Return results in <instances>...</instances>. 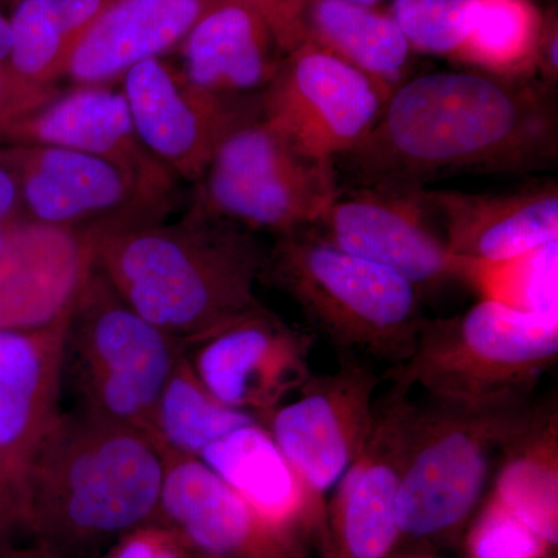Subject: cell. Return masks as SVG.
Segmentation results:
<instances>
[{"label":"cell","mask_w":558,"mask_h":558,"mask_svg":"<svg viewBox=\"0 0 558 558\" xmlns=\"http://www.w3.org/2000/svg\"><path fill=\"white\" fill-rule=\"evenodd\" d=\"M480 10L481 0H391L388 13L414 53L458 60Z\"/></svg>","instance_id":"30"},{"label":"cell","mask_w":558,"mask_h":558,"mask_svg":"<svg viewBox=\"0 0 558 558\" xmlns=\"http://www.w3.org/2000/svg\"><path fill=\"white\" fill-rule=\"evenodd\" d=\"M119 83L142 145L191 185L223 140L263 119V94L233 97L196 89L165 58L140 62Z\"/></svg>","instance_id":"13"},{"label":"cell","mask_w":558,"mask_h":558,"mask_svg":"<svg viewBox=\"0 0 558 558\" xmlns=\"http://www.w3.org/2000/svg\"><path fill=\"white\" fill-rule=\"evenodd\" d=\"M11 49V28L10 20L3 11L0 10V65L5 64Z\"/></svg>","instance_id":"38"},{"label":"cell","mask_w":558,"mask_h":558,"mask_svg":"<svg viewBox=\"0 0 558 558\" xmlns=\"http://www.w3.org/2000/svg\"><path fill=\"white\" fill-rule=\"evenodd\" d=\"M27 219L20 182L13 171L0 161V220L16 223Z\"/></svg>","instance_id":"35"},{"label":"cell","mask_w":558,"mask_h":558,"mask_svg":"<svg viewBox=\"0 0 558 558\" xmlns=\"http://www.w3.org/2000/svg\"><path fill=\"white\" fill-rule=\"evenodd\" d=\"M27 538V517L24 505L0 470V546Z\"/></svg>","instance_id":"34"},{"label":"cell","mask_w":558,"mask_h":558,"mask_svg":"<svg viewBox=\"0 0 558 558\" xmlns=\"http://www.w3.org/2000/svg\"><path fill=\"white\" fill-rule=\"evenodd\" d=\"M16 223L2 222V220H0V255H2L3 250L9 245L11 231H13Z\"/></svg>","instance_id":"39"},{"label":"cell","mask_w":558,"mask_h":558,"mask_svg":"<svg viewBox=\"0 0 558 558\" xmlns=\"http://www.w3.org/2000/svg\"><path fill=\"white\" fill-rule=\"evenodd\" d=\"M223 0H112L69 62L73 86L119 83L140 62L174 53Z\"/></svg>","instance_id":"22"},{"label":"cell","mask_w":558,"mask_h":558,"mask_svg":"<svg viewBox=\"0 0 558 558\" xmlns=\"http://www.w3.org/2000/svg\"><path fill=\"white\" fill-rule=\"evenodd\" d=\"M183 354L185 344L132 310L94 264L65 330L64 384L75 392L78 411L146 435Z\"/></svg>","instance_id":"7"},{"label":"cell","mask_w":558,"mask_h":558,"mask_svg":"<svg viewBox=\"0 0 558 558\" xmlns=\"http://www.w3.org/2000/svg\"><path fill=\"white\" fill-rule=\"evenodd\" d=\"M557 266L558 240L515 258L465 259L464 284L512 310L558 315Z\"/></svg>","instance_id":"29"},{"label":"cell","mask_w":558,"mask_h":558,"mask_svg":"<svg viewBox=\"0 0 558 558\" xmlns=\"http://www.w3.org/2000/svg\"><path fill=\"white\" fill-rule=\"evenodd\" d=\"M97 558H199L174 531L159 520L131 529Z\"/></svg>","instance_id":"32"},{"label":"cell","mask_w":558,"mask_h":558,"mask_svg":"<svg viewBox=\"0 0 558 558\" xmlns=\"http://www.w3.org/2000/svg\"><path fill=\"white\" fill-rule=\"evenodd\" d=\"M379 384L369 365L348 357L333 373L314 374L299 398L259 421L323 510L325 495L368 440Z\"/></svg>","instance_id":"12"},{"label":"cell","mask_w":558,"mask_h":558,"mask_svg":"<svg viewBox=\"0 0 558 558\" xmlns=\"http://www.w3.org/2000/svg\"><path fill=\"white\" fill-rule=\"evenodd\" d=\"M165 458L140 429L61 413L25 481L27 535L60 558H97L156 520Z\"/></svg>","instance_id":"3"},{"label":"cell","mask_w":558,"mask_h":558,"mask_svg":"<svg viewBox=\"0 0 558 558\" xmlns=\"http://www.w3.org/2000/svg\"><path fill=\"white\" fill-rule=\"evenodd\" d=\"M414 558H416V557H414ZM417 558H421V557H417Z\"/></svg>","instance_id":"42"},{"label":"cell","mask_w":558,"mask_h":558,"mask_svg":"<svg viewBox=\"0 0 558 558\" xmlns=\"http://www.w3.org/2000/svg\"><path fill=\"white\" fill-rule=\"evenodd\" d=\"M13 113L11 108L9 80H7L5 68L0 65V124L10 119Z\"/></svg>","instance_id":"37"},{"label":"cell","mask_w":558,"mask_h":558,"mask_svg":"<svg viewBox=\"0 0 558 558\" xmlns=\"http://www.w3.org/2000/svg\"><path fill=\"white\" fill-rule=\"evenodd\" d=\"M207 464L264 523L295 543L300 531L325 526L299 473L259 421L227 433L202 451Z\"/></svg>","instance_id":"23"},{"label":"cell","mask_w":558,"mask_h":558,"mask_svg":"<svg viewBox=\"0 0 558 558\" xmlns=\"http://www.w3.org/2000/svg\"><path fill=\"white\" fill-rule=\"evenodd\" d=\"M311 227L337 248L409 279L421 293L464 282L465 259L447 248L424 186H341Z\"/></svg>","instance_id":"11"},{"label":"cell","mask_w":558,"mask_h":558,"mask_svg":"<svg viewBox=\"0 0 558 558\" xmlns=\"http://www.w3.org/2000/svg\"><path fill=\"white\" fill-rule=\"evenodd\" d=\"M90 236L95 267L121 299L185 348L260 306L269 247L197 205L178 220Z\"/></svg>","instance_id":"2"},{"label":"cell","mask_w":558,"mask_h":558,"mask_svg":"<svg viewBox=\"0 0 558 558\" xmlns=\"http://www.w3.org/2000/svg\"><path fill=\"white\" fill-rule=\"evenodd\" d=\"M542 11L532 0H481L478 21L459 53L470 69L535 78Z\"/></svg>","instance_id":"28"},{"label":"cell","mask_w":558,"mask_h":558,"mask_svg":"<svg viewBox=\"0 0 558 558\" xmlns=\"http://www.w3.org/2000/svg\"><path fill=\"white\" fill-rule=\"evenodd\" d=\"M558 89L483 70L410 76L374 130L336 160L354 185L425 186L461 174H521L558 160Z\"/></svg>","instance_id":"1"},{"label":"cell","mask_w":558,"mask_h":558,"mask_svg":"<svg viewBox=\"0 0 558 558\" xmlns=\"http://www.w3.org/2000/svg\"><path fill=\"white\" fill-rule=\"evenodd\" d=\"M0 161L20 182L27 219L44 226L83 233L131 229L168 219L175 207V199L89 154L0 143Z\"/></svg>","instance_id":"10"},{"label":"cell","mask_w":558,"mask_h":558,"mask_svg":"<svg viewBox=\"0 0 558 558\" xmlns=\"http://www.w3.org/2000/svg\"><path fill=\"white\" fill-rule=\"evenodd\" d=\"M0 558H60L38 543H10L0 546Z\"/></svg>","instance_id":"36"},{"label":"cell","mask_w":558,"mask_h":558,"mask_svg":"<svg viewBox=\"0 0 558 558\" xmlns=\"http://www.w3.org/2000/svg\"><path fill=\"white\" fill-rule=\"evenodd\" d=\"M351 2L360 3V5H366V7H379L381 3L387 2V0H351Z\"/></svg>","instance_id":"40"},{"label":"cell","mask_w":558,"mask_h":558,"mask_svg":"<svg viewBox=\"0 0 558 558\" xmlns=\"http://www.w3.org/2000/svg\"><path fill=\"white\" fill-rule=\"evenodd\" d=\"M557 355L558 315L481 300L464 314L425 318L410 357L385 379L453 402L529 395Z\"/></svg>","instance_id":"6"},{"label":"cell","mask_w":558,"mask_h":558,"mask_svg":"<svg viewBox=\"0 0 558 558\" xmlns=\"http://www.w3.org/2000/svg\"><path fill=\"white\" fill-rule=\"evenodd\" d=\"M537 407L529 395L418 405L398 498L400 535L447 538L464 526L495 459L520 438Z\"/></svg>","instance_id":"5"},{"label":"cell","mask_w":558,"mask_h":558,"mask_svg":"<svg viewBox=\"0 0 558 558\" xmlns=\"http://www.w3.org/2000/svg\"><path fill=\"white\" fill-rule=\"evenodd\" d=\"M535 78L558 89V17L556 7L542 11Z\"/></svg>","instance_id":"33"},{"label":"cell","mask_w":558,"mask_h":558,"mask_svg":"<svg viewBox=\"0 0 558 558\" xmlns=\"http://www.w3.org/2000/svg\"><path fill=\"white\" fill-rule=\"evenodd\" d=\"M451 255L470 260H505L558 240V186L542 182L502 193L429 190Z\"/></svg>","instance_id":"21"},{"label":"cell","mask_w":558,"mask_h":558,"mask_svg":"<svg viewBox=\"0 0 558 558\" xmlns=\"http://www.w3.org/2000/svg\"><path fill=\"white\" fill-rule=\"evenodd\" d=\"M112 0H14L7 80L13 117L57 94L69 62ZM10 119V120H11Z\"/></svg>","instance_id":"25"},{"label":"cell","mask_w":558,"mask_h":558,"mask_svg":"<svg viewBox=\"0 0 558 558\" xmlns=\"http://www.w3.org/2000/svg\"><path fill=\"white\" fill-rule=\"evenodd\" d=\"M281 0H223L180 44V76L209 94L260 95L290 47Z\"/></svg>","instance_id":"18"},{"label":"cell","mask_w":558,"mask_h":558,"mask_svg":"<svg viewBox=\"0 0 558 558\" xmlns=\"http://www.w3.org/2000/svg\"><path fill=\"white\" fill-rule=\"evenodd\" d=\"M0 143L53 146L100 157L161 196L179 197L180 180L140 142L120 87L86 84L60 89L0 124Z\"/></svg>","instance_id":"16"},{"label":"cell","mask_w":558,"mask_h":558,"mask_svg":"<svg viewBox=\"0 0 558 558\" xmlns=\"http://www.w3.org/2000/svg\"><path fill=\"white\" fill-rule=\"evenodd\" d=\"M418 403L392 384L376 400L362 453L337 484L325 534L328 558H389L399 539L398 498Z\"/></svg>","instance_id":"14"},{"label":"cell","mask_w":558,"mask_h":558,"mask_svg":"<svg viewBox=\"0 0 558 558\" xmlns=\"http://www.w3.org/2000/svg\"><path fill=\"white\" fill-rule=\"evenodd\" d=\"M470 558H543L553 548L494 494L468 535Z\"/></svg>","instance_id":"31"},{"label":"cell","mask_w":558,"mask_h":558,"mask_svg":"<svg viewBox=\"0 0 558 558\" xmlns=\"http://www.w3.org/2000/svg\"><path fill=\"white\" fill-rule=\"evenodd\" d=\"M92 267L90 233L17 222L0 255V329H38L64 317Z\"/></svg>","instance_id":"20"},{"label":"cell","mask_w":558,"mask_h":558,"mask_svg":"<svg viewBox=\"0 0 558 558\" xmlns=\"http://www.w3.org/2000/svg\"><path fill=\"white\" fill-rule=\"evenodd\" d=\"M161 454L165 473L156 520L196 556L299 558L295 543L264 523L199 458Z\"/></svg>","instance_id":"19"},{"label":"cell","mask_w":558,"mask_h":558,"mask_svg":"<svg viewBox=\"0 0 558 558\" xmlns=\"http://www.w3.org/2000/svg\"><path fill=\"white\" fill-rule=\"evenodd\" d=\"M191 204L275 238L310 227L341 190L336 161L300 153L263 119L223 140Z\"/></svg>","instance_id":"8"},{"label":"cell","mask_w":558,"mask_h":558,"mask_svg":"<svg viewBox=\"0 0 558 558\" xmlns=\"http://www.w3.org/2000/svg\"><path fill=\"white\" fill-rule=\"evenodd\" d=\"M290 50L310 44L391 89L410 78L411 50L388 11L351 0H281Z\"/></svg>","instance_id":"24"},{"label":"cell","mask_w":558,"mask_h":558,"mask_svg":"<svg viewBox=\"0 0 558 558\" xmlns=\"http://www.w3.org/2000/svg\"><path fill=\"white\" fill-rule=\"evenodd\" d=\"M260 282L295 301L340 351L392 366L410 357L425 322L421 290L409 279L337 248L311 226L275 238Z\"/></svg>","instance_id":"4"},{"label":"cell","mask_w":558,"mask_h":558,"mask_svg":"<svg viewBox=\"0 0 558 558\" xmlns=\"http://www.w3.org/2000/svg\"><path fill=\"white\" fill-rule=\"evenodd\" d=\"M392 90L328 51L300 44L263 92V120L300 153L336 161L374 130Z\"/></svg>","instance_id":"9"},{"label":"cell","mask_w":558,"mask_h":558,"mask_svg":"<svg viewBox=\"0 0 558 558\" xmlns=\"http://www.w3.org/2000/svg\"><path fill=\"white\" fill-rule=\"evenodd\" d=\"M492 494L550 546L558 542V418L537 407L520 438L502 454Z\"/></svg>","instance_id":"26"},{"label":"cell","mask_w":558,"mask_h":558,"mask_svg":"<svg viewBox=\"0 0 558 558\" xmlns=\"http://www.w3.org/2000/svg\"><path fill=\"white\" fill-rule=\"evenodd\" d=\"M255 421L215 398L183 354L154 405L146 436L161 453L199 458L215 440Z\"/></svg>","instance_id":"27"},{"label":"cell","mask_w":558,"mask_h":558,"mask_svg":"<svg viewBox=\"0 0 558 558\" xmlns=\"http://www.w3.org/2000/svg\"><path fill=\"white\" fill-rule=\"evenodd\" d=\"M69 312L44 328L0 329V470L24 509L33 458L62 413Z\"/></svg>","instance_id":"17"},{"label":"cell","mask_w":558,"mask_h":558,"mask_svg":"<svg viewBox=\"0 0 558 558\" xmlns=\"http://www.w3.org/2000/svg\"><path fill=\"white\" fill-rule=\"evenodd\" d=\"M314 337L263 304L185 348L205 388L230 409L259 418L314 376Z\"/></svg>","instance_id":"15"},{"label":"cell","mask_w":558,"mask_h":558,"mask_svg":"<svg viewBox=\"0 0 558 558\" xmlns=\"http://www.w3.org/2000/svg\"><path fill=\"white\" fill-rule=\"evenodd\" d=\"M199 558H211V557H199Z\"/></svg>","instance_id":"41"}]
</instances>
